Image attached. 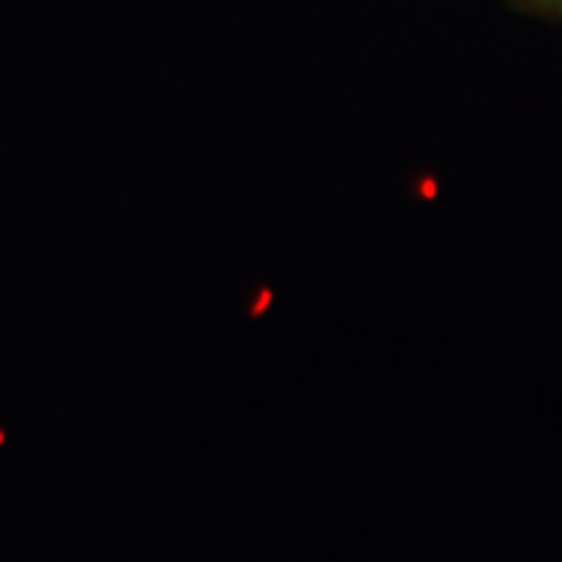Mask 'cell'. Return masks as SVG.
Segmentation results:
<instances>
[{"label":"cell","mask_w":562,"mask_h":562,"mask_svg":"<svg viewBox=\"0 0 562 562\" xmlns=\"http://www.w3.org/2000/svg\"><path fill=\"white\" fill-rule=\"evenodd\" d=\"M513 10L541 16V20H562V0H506Z\"/></svg>","instance_id":"obj_1"}]
</instances>
